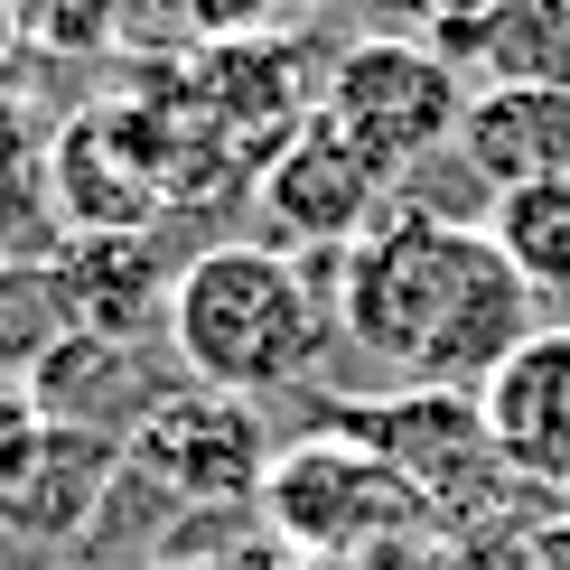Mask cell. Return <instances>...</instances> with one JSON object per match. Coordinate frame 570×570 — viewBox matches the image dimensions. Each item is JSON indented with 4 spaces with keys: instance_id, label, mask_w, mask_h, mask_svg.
<instances>
[{
    "instance_id": "6da1fadb",
    "label": "cell",
    "mask_w": 570,
    "mask_h": 570,
    "mask_svg": "<svg viewBox=\"0 0 570 570\" xmlns=\"http://www.w3.org/2000/svg\"><path fill=\"white\" fill-rule=\"evenodd\" d=\"M337 327L393 384L487 393V374L533 337V291L505 272L487 225H449L440 206H393L337 253Z\"/></svg>"
},
{
    "instance_id": "7a4b0ae2",
    "label": "cell",
    "mask_w": 570,
    "mask_h": 570,
    "mask_svg": "<svg viewBox=\"0 0 570 570\" xmlns=\"http://www.w3.org/2000/svg\"><path fill=\"white\" fill-rule=\"evenodd\" d=\"M169 346L197 384L216 393H281V384H308L327 346V299L308 263L272 244H216L178 272L169 291Z\"/></svg>"
},
{
    "instance_id": "3957f363",
    "label": "cell",
    "mask_w": 570,
    "mask_h": 570,
    "mask_svg": "<svg viewBox=\"0 0 570 570\" xmlns=\"http://www.w3.org/2000/svg\"><path fill=\"white\" fill-rule=\"evenodd\" d=\"M272 459H281V440L263 431V412L244 393L178 384L122 440V487L159 495V505H187V514H234V505H263Z\"/></svg>"
},
{
    "instance_id": "277c9868",
    "label": "cell",
    "mask_w": 570,
    "mask_h": 570,
    "mask_svg": "<svg viewBox=\"0 0 570 570\" xmlns=\"http://www.w3.org/2000/svg\"><path fill=\"white\" fill-rule=\"evenodd\" d=\"M318 122H337L384 178L431 159L468 122V76L431 38H355L318 85Z\"/></svg>"
},
{
    "instance_id": "5b68a950",
    "label": "cell",
    "mask_w": 570,
    "mask_h": 570,
    "mask_svg": "<svg viewBox=\"0 0 570 570\" xmlns=\"http://www.w3.org/2000/svg\"><path fill=\"white\" fill-rule=\"evenodd\" d=\"M421 495L393 478L374 449H355L346 431H308L272 459V487H263V514L281 524V542H299V552H365V542H384L393 524H412Z\"/></svg>"
},
{
    "instance_id": "8992f818",
    "label": "cell",
    "mask_w": 570,
    "mask_h": 570,
    "mask_svg": "<svg viewBox=\"0 0 570 570\" xmlns=\"http://www.w3.org/2000/svg\"><path fill=\"white\" fill-rule=\"evenodd\" d=\"M318 431H346L355 449H374V459H384L393 478L421 495V505H449V495H468V487H478L487 468H495L478 393L393 384L384 402H337V412H327Z\"/></svg>"
},
{
    "instance_id": "52a82bcc",
    "label": "cell",
    "mask_w": 570,
    "mask_h": 570,
    "mask_svg": "<svg viewBox=\"0 0 570 570\" xmlns=\"http://www.w3.org/2000/svg\"><path fill=\"white\" fill-rule=\"evenodd\" d=\"M384 187L393 178L374 169L337 122L308 112V122L263 159V216L291 234V244H308V253H346L355 234L384 225Z\"/></svg>"
},
{
    "instance_id": "ba28073f",
    "label": "cell",
    "mask_w": 570,
    "mask_h": 570,
    "mask_svg": "<svg viewBox=\"0 0 570 570\" xmlns=\"http://www.w3.org/2000/svg\"><path fill=\"white\" fill-rule=\"evenodd\" d=\"M112 487H122V440L57 431V421H29V431L0 440V533H19V542L94 533Z\"/></svg>"
},
{
    "instance_id": "9c48e42d",
    "label": "cell",
    "mask_w": 570,
    "mask_h": 570,
    "mask_svg": "<svg viewBox=\"0 0 570 570\" xmlns=\"http://www.w3.org/2000/svg\"><path fill=\"white\" fill-rule=\"evenodd\" d=\"M169 291L178 272L159 263L150 234H66L47 263V299L76 337H112V346H150L169 337Z\"/></svg>"
},
{
    "instance_id": "30bf717a",
    "label": "cell",
    "mask_w": 570,
    "mask_h": 570,
    "mask_svg": "<svg viewBox=\"0 0 570 570\" xmlns=\"http://www.w3.org/2000/svg\"><path fill=\"white\" fill-rule=\"evenodd\" d=\"M495 468L542 495H570V327H533L478 393Z\"/></svg>"
},
{
    "instance_id": "8fae6325",
    "label": "cell",
    "mask_w": 570,
    "mask_h": 570,
    "mask_svg": "<svg viewBox=\"0 0 570 570\" xmlns=\"http://www.w3.org/2000/svg\"><path fill=\"white\" fill-rule=\"evenodd\" d=\"M19 374H29L38 421H57V431H94V440H131L140 421L178 393V384H159V374H150V355H140V346L76 337V327H57Z\"/></svg>"
},
{
    "instance_id": "7c38bea8",
    "label": "cell",
    "mask_w": 570,
    "mask_h": 570,
    "mask_svg": "<svg viewBox=\"0 0 570 570\" xmlns=\"http://www.w3.org/2000/svg\"><path fill=\"white\" fill-rule=\"evenodd\" d=\"M459 159L478 169L487 197L533 178H570V94H533V85H478L459 122Z\"/></svg>"
},
{
    "instance_id": "4fadbf2b",
    "label": "cell",
    "mask_w": 570,
    "mask_h": 570,
    "mask_svg": "<svg viewBox=\"0 0 570 570\" xmlns=\"http://www.w3.org/2000/svg\"><path fill=\"white\" fill-rule=\"evenodd\" d=\"M459 76L478 85H533V94H570V0H495L478 29L459 38Z\"/></svg>"
},
{
    "instance_id": "5bb4252c",
    "label": "cell",
    "mask_w": 570,
    "mask_h": 570,
    "mask_svg": "<svg viewBox=\"0 0 570 570\" xmlns=\"http://www.w3.org/2000/svg\"><path fill=\"white\" fill-rule=\"evenodd\" d=\"M487 244L533 299H570V178H533L487 197Z\"/></svg>"
},
{
    "instance_id": "9a60e30c",
    "label": "cell",
    "mask_w": 570,
    "mask_h": 570,
    "mask_svg": "<svg viewBox=\"0 0 570 570\" xmlns=\"http://www.w3.org/2000/svg\"><path fill=\"white\" fill-rule=\"evenodd\" d=\"M19 10V47L47 57H104V38L122 29V0H10Z\"/></svg>"
},
{
    "instance_id": "2e32d148",
    "label": "cell",
    "mask_w": 570,
    "mask_h": 570,
    "mask_svg": "<svg viewBox=\"0 0 570 570\" xmlns=\"http://www.w3.org/2000/svg\"><path fill=\"white\" fill-rule=\"evenodd\" d=\"M29 178H47V131H38L29 94L0 76V197H10V187H29Z\"/></svg>"
},
{
    "instance_id": "e0dca14e",
    "label": "cell",
    "mask_w": 570,
    "mask_h": 570,
    "mask_svg": "<svg viewBox=\"0 0 570 570\" xmlns=\"http://www.w3.org/2000/svg\"><path fill=\"white\" fill-rule=\"evenodd\" d=\"M355 10H365L384 38H440L449 19L468 10V0H355Z\"/></svg>"
},
{
    "instance_id": "ac0fdd59",
    "label": "cell",
    "mask_w": 570,
    "mask_h": 570,
    "mask_svg": "<svg viewBox=\"0 0 570 570\" xmlns=\"http://www.w3.org/2000/svg\"><path fill=\"white\" fill-rule=\"evenodd\" d=\"M29 421H38L29 374H19V365H0V440H10V431H29Z\"/></svg>"
},
{
    "instance_id": "d6986e66",
    "label": "cell",
    "mask_w": 570,
    "mask_h": 570,
    "mask_svg": "<svg viewBox=\"0 0 570 570\" xmlns=\"http://www.w3.org/2000/svg\"><path fill=\"white\" fill-rule=\"evenodd\" d=\"M10 66H19V10L0 0V76H10Z\"/></svg>"
},
{
    "instance_id": "ffe728a7",
    "label": "cell",
    "mask_w": 570,
    "mask_h": 570,
    "mask_svg": "<svg viewBox=\"0 0 570 570\" xmlns=\"http://www.w3.org/2000/svg\"><path fill=\"white\" fill-rule=\"evenodd\" d=\"M159 570H272V561H253V552H234V561H159Z\"/></svg>"
},
{
    "instance_id": "44dd1931",
    "label": "cell",
    "mask_w": 570,
    "mask_h": 570,
    "mask_svg": "<svg viewBox=\"0 0 570 570\" xmlns=\"http://www.w3.org/2000/svg\"><path fill=\"white\" fill-rule=\"evenodd\" d=\"M0 263H10V253H0Z\"/></svg>"
}]
</instances>
